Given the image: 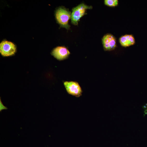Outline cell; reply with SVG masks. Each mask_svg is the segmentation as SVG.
I'll return each instance as SVG.
<instances>
[{"label": "cell", "instance_id": "cell-1", "mask_svg": "<svg viewBox=\"0 0 147 147\" xmlns=\"http://www.w3.org/2000/svg\"><path fill=\"white\" fill-rule=\"evenodd\" d=\"M71 13L68 10L63 8H60L56 11L55 17L58 23L67 30L70 28L68 21L71 18Z\"/></svg>", "mask_w": 147, "mask_h": 147}, {"label": "cell", "instance_id": "cell-2", "mask_svg": "<svg viewBox=\"0 0 147 147\" xmlns=\"http://www.w3.org/2000/svg\"><path fill=\"white\" fill-rule=\"evenodd\" d=\"M92 8L91 6L83 3H81L73 8L71 18L72 24L75 25H78L80 19L85 15L86 10Z\"/></svg>", "mask_w": 147, "mask_h": 147}, {"label": "cell", "instance_id": "cell-3", "mask_svg": "<svg viewBox=\"0 0 147 147\" xmlns=\"http://www.w3.org/2000/svg\"><path fill=\"white\" fill-rule=\"evenodd\" d=\"M16 52V46L13 43L4 41L0 44V53L2 56H12Z\"/></svg>", "mask_w": 147, "mask_h": 147}, {"label": "cell", "instance_id": "cell-4", "mask_svg": "<svg viewBox=\"0 0 147 147\" xmlns=\"http://www.w3.org/2000/svg\"><path fill=\"white\" fill-rule=\"evenodd\" d=\"M64 85L68 93L77 97L80 96L82 91L79 84L73 81H65Z\"/></svg>", "mask_w": 147, "mask_h": 147}, {"label": "cell", "instance_id": "cell-5", "mask_svg": "<svg viewBox=\"0 0 147 147\" xmlns=\"http://www.w3.org/2000/svg\"><path fill=\"white\" fill-rule=\"evenodd\" d=\"M102 42L103 48L106 51L113 50L116 47V38L111 34H107L103 36Z\"/></svg>", "mask_w": 147, "mask_h": 147}, {"label": "cell", "instance_id": "cell-6", "mask_svg": "<svg viewBox=\"0 0 147 147\" xmlns=\"http://www.w3.org/2000/svg\"><path fill=\"white\" fill-rule=\"evenodd\" d=\"M70 54L66 47L62 46H58L54 48L51 53L52 55L59 61L66 59Z\"/></svg>", "mask_w": 147, "mask_h": 147}, {"label": "cell", "instance_id": "cell-7", "mask_svg": "<svg viewBox=\"0 0 147 147\" xmlns=\"http://www.w3.org/2000/svg\"><path fill=\"white\" fill-rule=\"evenodd\" d=\"M119 42L123 47H127L134 45L135 40L132 35H125L121 37L119 39Z\"/></svg>", "mask_w": 147, "mask_h": 147}, {"label": "cell", "instance_id": "cell-8", "mask_svg": "<svg viewBox=\"0 0 147 147\" xmlns=\"http://www.w3.org/2000/svg\"><path fill=\"white\" fill-rule=\"evenodd\" d=\"M104 2L105 5L111 7L116 6L118 3V0H105Z\"/></svg>", "mask_w": 147, "mask_h": 147}, {"label": "cell", "instance_id": "cell-9", "mask_svg": "<svg viewBox=\"0 0 147 147\" xmlns=\"http://www.w3.org/2000/svg\"><path fill=\"white\" fill-rule=\"evenodd\" d=\"M8 108L4 106L2 103L1 99H0V111L1 112L2 110H7Z\"/></svg>", "mask_w": 147, "mask_h": 147}]
</instances>
